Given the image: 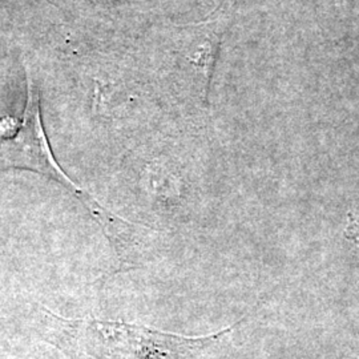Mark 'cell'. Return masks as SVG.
<instances>
[{"label": "cell", "mask_w": 359, "mask_h": 359, "mask_svg": "<svg viewBox=\"0 0 359 359\" xmlns=\"http://www.w3.org/2000/svg\"><path fill=\"white\" fill-rule=\"evenodd\" d=\"M27 81V103L22 118L4 117L0 120V165L29 169L65 185L90 210L92 217L99 222L105 234L109 233L117 225L120 217L107 210L90 194L83 191L57 164L41 123L40 90L29 71Z\"/></svg>", "instance_id": "obj_1"}, {"label": "cell", "mask_w": 359, "mask_h": 359, "mask_svg": "<svg viewBox=\"0 0 359 359\" xmlns=\"http://www.w3.org/2000/svg\"><path fill=\"white\" fill-rule=\"evenodd\" d=\"M345 237L351 243L359 245V198L355 200L347 215V226Z\"/></svg>", "instance_id": "obj_2"}]
</instances>
